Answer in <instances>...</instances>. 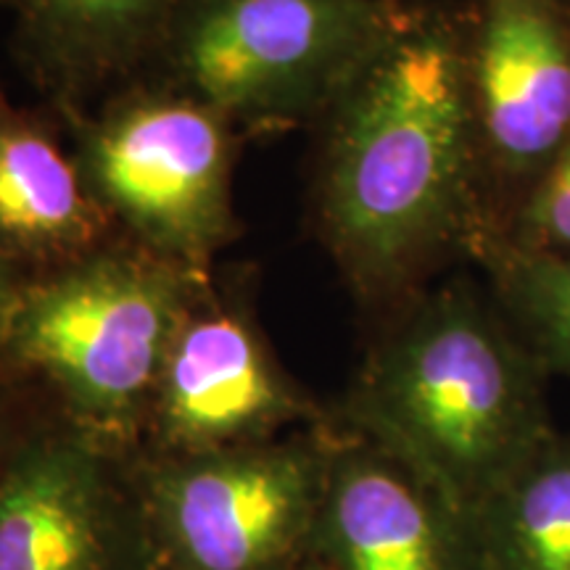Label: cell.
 I'll list each match as a JSON object with an SVG mask.
<instances>
[{"label":"cell","instance_id":"4fadbf2b","mask_svg":"<svg viewBox=\"0 0 570 570\" xmlns=\"http://www.w3.org/2000/svg\"><path fill=\"white\" fill-rule=\"evenodd\" d=\"M470 531L479 570H570V433L554 431Z\"/></svg>","mask_w":570,"mask_h":570},{"label":"cell","instance_id":"5b68a950","mask_svg":"<svg viewBox=\"0 0 570 570\" xmlns=\"http://www.w3.org/2000/svg\"><path fill=\"white\" fill-rule=\"evenodd\" d=\"M71 156L114 230L161 259L209 275L240 235L233 206L238 130L223 114L146 80L92 109L61 111Z\"/></svg>","mask_w":570,"mask_h":570},{"label":"cell","instance_id":"d6986e66","mask_svg":"<svg viewBox=\"0 0 570 570\" xmlns=\"http://www.w3.org/2000/svg\"><path fill=\"white\" fill-rule=\"evenodd\" d=\"M9 373H17V370H9V367H3V370H0V381H3V377H9Z\"/></svg>","mask_w":570,"mask_h":570},{"label":"cell","instance_id":"277c9868","mask_svg":"<svg viewBox=\"0 0 570 570\" xmlns=\"http://www.w3.org/2000/svg\"><path fill=\"white\" fill-rule=\"evenodd\" d=\"M402 0H183L148 75L235 130L323 119Z\"/></svg>","mask_w":570,"mask_h":570},{"label":"cell","instance_id":"30bf717a","mask_svg":"<svg viewBox=\"0 0 570 570\" xmlns=\"http://www.w3.org/2000/svg\"><path fill=\"white\" fill-rule=\"evenodd\" d=\"M183 0H13L11 53L56 111L148 75Z\"/></svg>","mask_w":570,"mask_h":570},{"label":"cell","instance_id":"52a82bcc","mask_svg":"<svg viewBox=\"0 0 570 570\" xmlns=\"http://www.w3.org/2000/svg\"><path fill=\"white\" fill-rule=\"evenodd\" d=\"M465 80L494 223L570 138V0L462 6Z\"/></svg>","mask_w":570,"mask_h":570},{"label":"cell","instance_id":"3957f363","mask_svg":"<svg viewBox=\"0 0 570 570\" xmlns=\"http://www.w3.org/2000/svg\"><path fill=\"white\" fill-rule=\"evenodd\" d=\"M206 288L209 275L111 238L30 277L6 362L46 377L85 436L122 441L151 415L169 346Z\"/></svg>","mask_w":570,"mask_h":570},{"label":"cell","instance_id":"8992f818","mask_svg":"<svg viewBox=\"0 0 570 570\" xmlns=\"http://www.w3.org/2000/svg\"><path fill=\"white\" fill-rule=\"evenodd\" d=\"M327 444H248L177 454L151 494L185 570H273L317 529Z\"/></svg>","mask_w":570,"mask_h":570},{"label":"cell","instance_id":"7a4b0ae2","mask_svg":"<svg viewBox=\"0 0 570 570\" xmlns=\"http://www.w3.org/2000/svg\"><path fill=\"white\" fill-rule=\"evenodd\" d=\"M547 370L470 281L391 312L348 396V423L462 520L552 436Z\"/></svg>","mask_w":570,"mask_h":570},{"label":"cell","instance_id":"8fae6325","mask_svg":"<svg viewBox=\"0 0 570 570\" xmlns=\"http://www.w3.org/2000/svg\"><path fill=\"white\" fill-rule=\"evenodd\" d=\"M101 444L80 431L17 441L0 465V570H104Z\"/></svg>","mask_w":570,"mask_h":570},{"label":"cell","instance_id":"2e32d148","mask_svg":"<svg viewBox=\"0 0 570 570\" xmlns=\"http://www.w3.org/2000/svg\"><path fill=\"white\" fill-rule=\"evenodd\" d=\"M30 277V269H24L19 262H13L11 256L0 252V370H13L9 362H6V346H9L13 317H17L21 294H24Z\"/></svg>","mask_w":570,"mask_h":570},{"label":"cell","instance_id":"ffe728a7","mask_svg":"<svg viewBox=\"0 0 570 570\" xmlns=\"http://www.w3.org/2000/svg\"><path fill=\"white\" fill-rule=\"evenodd\" d=\"M315 570H320V568H315Z\"/></svg>","mask_w":570,"mask_h":570},{"label":"cell","instance_id":"5bb4252c","mask_svg":"<svg viewBox=\"0 0 570 570\" xmlns=\"http://www.w3.org/2000/svg\"><path fill=\"white\" fill-rule=\"evenodd\" d=\"M473 259L491 281V298L547 375L570 377V256L523 254L494 230Z\"/></svg>","mask_w":570,"mask_h":570},{"label":"cell","instance_id":"7c38bea8","mask_svg":"<svg viewBox=\"0 0 570 570\" xmlns=\"http://www.w3.org/2000/svg\"><path fill=\"white\" fill-rule=\"evenodd\" d=\"M111 233L75 156L0 88V252L35 275L104 246Z\"/></svg>","mask_w":570,"mask_h":570},{"label":"cell","instance_id":"6da1fadb","mask_svg":"<svg viewBox=\"0 0 570 570\" xmlns=\"http://www.w3.org/2000/svg\"><path fill=\"white\" fill-rule=\"evenodd\" d=\"M320 122L317 233L365 306L396 312L497 227L468 98L462 9L402 0Z\"/></svg>","mask_w":570,"mask_h":570},{"label":"cell","instance_id":"9a60e30c","mask_svg":"<svg viewBox=\"0 0 570 570\" xmlns=\"http://www.w3.org/2000/svg\"><path fill=\"white\" fill-rule=\"evenodd\" d=\"M494 233L523 254L570 256V138Z\"/></svg>","mask_w":570,"mask_h":570},{"label":"cell","instance_id":"ac0fdd59","mask_svg":"<svg viewBox=\"0 0 570 570\" xmlns=\"http://www.w3.org/2000/svg\"><path fill=\"white\" fill-rule=\"evenodd\" d=\"M11 6H13V0H0V11H3V9L11 11Z\"/></svg>","mask_w":570,"mask_h":570},{"label":"cell","instance_id":"ba28073f","mask_svg":"<svg viewBox=\"0 0 570 570\" xmlns=\"http://www.w3.org/2000/svg\"><path fill=\"white\" fill-rule=\"evenodd\" d=\"M312 407L291 389L244 306L214 285L188 312L169 346L151 417L177 454L262 444Z\"/></svg>","mask_w":570,"mask_h":570},{"label":"cell","instance_id":"e0dca14e","mask_svg":"<svg viewBox=\"0 0 570 570\" xmlns=\"http://www.w3.org/2000/svg\"><path fill=\"white\" fill-rule=\"evenodd\" d=\"M13 446H17V441H13V444H9V439H6V433H3V425H0V465H3V460L9 458V452H11Z\"/></svg>","mask_w":570,"mask_h":570},{"label":"cell","instance_id":"9c48e42d","mask_svg":"<svg viewBox=\"0 0 570 570\" xmlns=\"http://www.w3.org/2000/svg\"><path fill=\"white\" fill-rule=\"evenodd\" d=\"M317 533L331 570H479L468 520L360 433L327 444Z\"/></svg>","mask_w":570,"mask_h":570}]
</instances>
